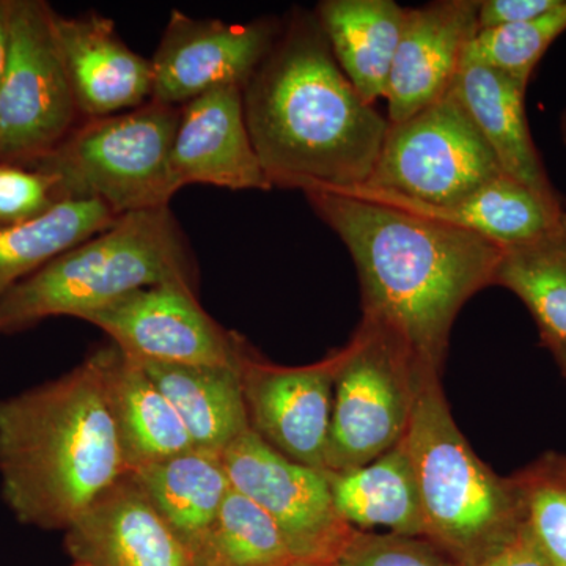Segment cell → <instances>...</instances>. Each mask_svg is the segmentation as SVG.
<instances>
[{
  "mask_svg": "<svg viewBox=\"0 0 566 566\" xmlns=\"http://www.w3.org/2000/svg\"><path fill=\"white\" fill-rule=\"evenodd\" d=\"M304 196L352 253L363 322L385 331L423 370L442 375L457 316L493 285L501 245L346 191Z\"/></svg>",
  "mask_w": 566,
  "mask_h": 566,
  "instance_id": "cell-1",
  "label": "cell"
},
{
  "mask_svg": "<svg viewBox=\"0 0 566 566\" xmlns=\"http://www.w3.org/2000/svg\"><path fill=\"white\" fill-rule=\"evenodd\" d=\"M243 98L273 188L348 189L370 180L389 122L337 65L315 13L293 11Z\"/></svg>",
  "mask_w": 566,
  "mask_h": 566,
  "instance_id": "cell-2",
  "label": "cell"
},
{
  "mask_svg": "<svg viewBox=\"0 0 566 566\" xmlns=\"http://www.w3.org/2000/svg\"><path fill=\"white\" fill-rule=\"evenodd\" d=\"M111 346L0 400V483L18 521L69 531L128 475L107 390Z\"/></svg>",
  "mask_w": 566,
  "mask_h": 566,
  "instance_id": "cell-3",
  "label": "cell"
},
{
  "mask_svg": "<svg viewBox=\"0 0 566 566\" xmlns=\"http://www.w3.org/2000/svg\"><path fill=\"white\" fill-rule=\"evenodd\" d=\"M188 241L169 207L128 212L0 296V334L50 316H82L167 282L192 285Z\"/></svg>",
  "mask_w": 566,
  "mask_h": 566,
  "instance_id": "cell-4",
  "label": "cell"
},
{
  "mask_svg": "<svg viewBox=\"0 0 566 566\" xmlns=\"http://www.w3.org/2000/svg\"><path fill=\"white\" fill-rule=\"evenodd\" d=\"M415 468L424 536L464 566H476L524 526L512 475L495 474L475 455L453 419L441 375L420 381L403 439Z\"/></svg>",
  "mask_w": 566,
  "mask_h": 566,
  "instance_id": "cell-5",
  "label": "cell"
},
{
  "mask_svg": "<svg viewBox=\"0 0 566 566\" xmlns=\"http://www.w3.org/2000/svg\"><path fill=\"white\" fill-rule=\"evenodd\" d=\"M180 107L148 102L88 118L29 169L50 177L59 199H95L117 216L169 207L180 191L172 147Z\"/></svg>",
  "mask_w": 566,
  "mask_h": 566,
  "instance_id": "cell-6",
  "label": "cell"
},
{
  "mask_svg": "<svg viewBox=\"0 0 566 566\" xmlns=\"http://www.w3.org/2000/svg\"><path fill=\"white\" fill-rule=\"evenodd\" d=\"M428 374L434 371L419 367L385 331L360 322L340 349L326 471L359 468L400 444Z\"/></svg>",
  "mask_w": 566,
  "mask_h": 566,
  "instance_id": "cell-7",
  "label": "cell"
},
{
  "mask_svg": "<svg viewBox=\"0 0 566 566\" xmlns=\"http://www.w3.org/2000/svg\"><path fill=\"white\" fill-rule=\"evenodd\" d=\"M43 0H10L9 51L0 77V163L29 166L54 150L80 117Z\"/></svg>",
  "mask_w": 566,
  "mask_h": 566,
  "instance_id": "cell-8",
  "label": "cell"
},
{
  "mask_svg": "<svg viewBox=\"0 0 566 566\" xmlns=\"http://www.w3.org/2000/svg\"><path fill=\"white\" fill-rule=\"evenodd\" d=\"M501 174L493 150L450 88L412 117L389 123L365 186L439 207Z\"/></svg>",
  "mask_w": 566,
  "mask_h": 566,
  "instance_id": "cell-9",
  "label": "cell"
},
{
  "mask_svg": "<svg viewBox=\"0 0 566 566\" xmlns=\"http://www.w3.org/2000/svg\"><path fill=\"white\" fill-rule=\"evenodd\" d=\"M230 483L271 520L301 566H331L356 528L335 509L326 471L283 457L251 430L222 453Z\"/></svg>",
  "mask_w": 566,
  "mask_h": 566,
  "instance_id": "cell-10",
  "label": "cell"
},
{
  "mask_svg": "<svg viewBox=\"0 0 566 566\" xmlns=\"http://www.w3.org/2000/svg\"><path fill=\"white\" fill-rule=\"evenodd\" d=\"M81 319L109 334L115 346L140 363L238 367L245 353L203 311L191 283L136 290Z\"/></svg>",
  "mask_w": 566,
  "mask_h": 566,
  "instance_id": "cell-11",
  "label": "cell"
},
{
  "mask_svg": "<svg viewBox=\"0 0 566 566\" xmlns=\"http://www.w3.org/2000/svg\"><path fill=\"white\" fill-rule=\"evenodd\" d=\"M281 29V22L268 18L229 24L172 10L151 59V102L180 107L214 88H244Z\"/></svg>",
  "mask_w": 566,
  "mask_h": 566,
  "instance_id": "cell-12",
  "label": "cell"
},
{
  "mask_svg": "<svg viewBox=\"0 0 566 566\" xmlns=\"http://www.w3.org/2000/svg\"><path fill=\"white\" fill-rule=\"evenodd\" d=\"M340 349L305 367H281L245 349L241 379L251 428L283 457L326 471Z\"/></svg>",
  "mask_w": 566,
  "mask_h": 566,
  "instance_id": "cell-13",
  "label": "cell"
},
{
  "mask_svg": "<svg viewBox=\"0 0 566 566\" xmlns=\"http://www.w3.org/2000/svg\"><path fill=\"white\" fill-rule=\"evenodd\" d=\"M476 13L479 0L408 7L387 85V122H403L450 92L465 46L479 31Z\"/></svg>",
  "mask_w": 566,
  "mask_h": 566,
  "instance_id": "cell-14",
  "label": "cell"
},
{
  "mask_svg": "<svg viewBox=\"0 0 566 566\" xmlns=\"http://www.w3.org/2000/svg\"><path fill=\"white\" fill-rule=\"evenodd\" d=\"M172 172L178 189L188 185L230 191L273 188L249 134L243 88H214L180 106Z\"/></svg>",
  "mask_w": 566,
  "mask_h": 566,
  "instance_id": "cell-15",
  "label": "cell"
},
{
  "mask_svg": "<svg viewBox=\"0 0 566 566\" xmlns=\"http://www.w3.org/2000/svg\"><path fill=\"white\" fill-rule=\"evenodd\" d=\"M54 31L80 114L109 117L151 102V61L126 46L99 14H54Z\"/></svg>",
  "mask_w": 566,
  "mask_h": 566,
  "instance_id": "cell-16",
  "label": "cell"
},
{
  "mask_svg": "<svg viewBox=\"0 0 566 566\" xmlns=\"http://www.w3.org/2000/svg\"><path fill=\"white\" fill-rule=\"evenodd\" d=\"M65 546L74 562L91 566H193L188 547L129 474L66 531Z\"/></svg>",
  "mask_w": 566,
  "mask_h": 566,
  "instance_id": "cell-17",
  "label": "cell"
},
{
  "mask_svg": "<svg viewBox=\"0 0 566 566\" xmlns=\"http://www.w3.org/2000/svg\"><path fill=\"white\" fill-rule=\"evenodd\" d=\"M389 205L486 238L502 249L527 243L549 230L565 214L560 199H551L523 182L501 174L449 205H428L370 186L337 189Z\"/></svg>",
  "mask_w": 566,
  "mask_h": 566,
  "instance_id": "cell-18",
  "label": "cell"
},
{
  "mask_svg": "<svg viewBox=\"0 0 566 566\" xmlns=\"http://www.w3.org/2000/svg\"><path fill=\"white\" fill-rule=\"evenodd\" d=\"M527 84L483 65H461L452 91L493 150L502 172L534 191L560 199L528 128Z\"/></svg>",
  "mask_w": 566,
  "mask_h": 566,
  "instance_id": "cell-19",
  "label": "cell"
},
{
  "mask_svg": "<svg viewBox=\"0 0 566 566\" xmlns=\"http://www.w3.org/2000/svg\"><path fill=\"white\" fill-rule=\"evenodd\" d=\"M406 10L394 0H323L316 7L335 62L371 106L386 98Z\"/></svg>",
  "mask_w": 566,
  "mask_h": 566,
  "instance_id": "cell-20",
  "label": "cell"
},
{
  "mask_svg": "<svg viewBox=\"0 0 566 566\" xmlns=\"http://www.w3.org/2000/svg\"><path fill=\"white\" fill-rule=\"evenodd\" d=\"M137 363L174 406L196 449L222 455L234 441L252 430L241 364L211 367Z\"/></svg>",
  "mask_w": 566,
  "mask_h": 566,
  "instance_id": "cell-21",
  "label": "cell"
},
{
  "mask_svg": "<svg viewBox=\"0 0 566 566\" xmlns=\"http://www.w3.org/2000/svg\"><path fill=\"white\" fill-rule=\"evenodd\" d=\"M107 390L128 472L196 449L170 401L142 365L111 346Z\"/></svg>",
  "mask_w": 566,
  "mask_h": 566,
  "instance_id": "cell-22",
  "label": "cell"
},
{
  "mask_svg": "<svg viewBox=\"0 0 566 566\" xmlns=\"http://www.w3.org/2000/svg\"><path fill=\"white\" fill-rule=\"evenodd\" d=\"M129 475L189 553L210 531L232 491L222 457L199 449L142 465Z\"/></svg>",
  "mask_w": 566,
  "mask_h": 566,
  "instance_id": "cell-23",
  "label": "cell"
},
{
  "mask_svg": "<svg viewBox=\"0 0 566 566\" xmlns=\"http://www.w3.org/2000/svg\"><path fill=\"white\" fill-rule=\"evenodd\" d=\"M326 474L335 509L349 526L424 536L419 485L403 441L371 463Z\"/></svg>",
  "mask_w": 566,
  "mask_h": 566,
  "instance_id": "cell-24",
  "label": "cell"
},
{
  "mask_svg": "<svg viewBox=\"0 0 566 566\" xmlns=\"http://www.w3.org/2000/svg\"><path fill=\"white\" fill-rule=\"evenodd\" d=\"M118 218L99 200L63 199L31 221L0 226V296Z\"/></svg>",
  "mask_w": 566,
  "mask_h": 566,
  "instance_id": "cell-25",
  "label": "cell"
},
{
  "mask_svg": "<svg viewBox=\"0 0 566 566\" xmlns=\"http://www.w3.org/2000/svg\"><path fill=\"white\" fill-rule=\"evenodd\" d=\"M493 285L523 301L543 345L566 342V211L535 240L502 249Z\"/></svg>",
  "mask_w": 566,
  "mask_h": 566,
  "instance_id": "cell-26",
  "label": "cell"
},
{
  "mask_svg": "<svg viewBox=\"0 0 566 566\" xmlns=\"http://www.w3.org/2000/svg\"><path fill=\"white\" fill-rule=\"evenodd\" d=\"M191 557L193 566H301L274 521L233 488Z\"/></svg>",
  "mask_w": 566,
  "mask_h": 566,
  "instance_id": "cell-27",
  "label": "cell"
},
{
  "mask_svg": "<svg viewBox=\"0 0 566 566\" xmlns=\"http://www.w3.org/2000/svg\"><path fill=\"white\" fill-rule=\"evenodd\" d=\"M566 32V0L536 20L476 31L461 65L502 71L528 85L543 55Z\"/></svg>",
  "mask_w": 566,
  "mask_h": 566,
  "instance_id": "cell-28",
  "label": "cell"
},
{
  "mask_svg": "<svg viewBox=\"0 0 566 566\" xmlns=\"http://www.w3.org/2000/svg\"><path fill=\"white\" fill-rule=\"evenodd\" d=\"M512 479L536 545L551 565L566 566V453H543Z\"/></svg>",
  "mask_w": 566,
  "mask_h": 566,
  "instance_id": "cell-29",
  "label": "cell"
},
{
  "mask_svg": "<svg viewBox=\"0 0 566 566\" xmlns=\"http://www.w3.org/2000/svg\"><path fill=\"white\" fill-rule=\"evenodd\" d=\"M331 566H464L427 536L354 531Z\"/></svg>",
  "mask_w": 566,
  "mask_h": 566,
  "instance_id": "cell-30",
  "label": "cell"
},
{
  "mask_svg": "<svg viewBox=\"0 0 566 566\" xmlns=\"http://www.w3.org/2000/svg\"><path fill=\"white\" fill-rule=\"evenodd\" d=\"M61 202L50 177L14 164L0 163V226L39 218Z\"/></svg>",
  "mask_w": 566,
  "mask_h": 566,
  "instance_id": "cell-31",
  "label": "cell"
},
{
  "mask_svg": "<svg viewBox=\"0 0 566 566\" xmlns=\"http://www.w3.org/2000/svg\"><path fill=\"white\" fill-rule=\"evenodd\" d=\"M562 0H479V31L536 20Z\"/></svg>",
  "mask_w": 566,
  "mask_h": 566,
  "instance_id": "cell-32",
  "label": "cell"
},
{
  "mask_svg": "<svg viewBox=\"0 0 566 566\" xmlns=\"http://www.w3.org/2000/svg\"><path fill=\"white\" fill-rule=\"evenodd\" d=\"M476 566H553L524 524L512 539Z\"/></svg>",
  "mask_w": 566,
  "mask_h": 566,
  "instance_id": "cell-33",
  "label": "cell"
},
{
  "mask_svg": "<svg viewBox=\"0 0 566 566\" xmlns=\"http://www.w3.org/2000/svg\"><path fill=\"white\" fill-rule=\"evenodd\" d=\"M9 21L10 0H0V77L6 66L7 51H9Z\"/></svg>",
  "mask_w": 566,
  "mask_h": 566,
  "instance_id": "cell-34",
  "label": "cell"
},
{
  "mask_svg": "<svg viewBox=\"0 0 566 566\" xmlns=\"http://www.w3.org/2000/svg\"><path fill=\"white\" fill-rule=\"evenodd\" d=\"M560 132H562V137H564V142H565V145H566V111L564 112V114H562Z\"/></svg>",
  "mask_w": 566,
  "mask_h": 566,
  "instance_id": "cell-35",
  "label": "cell"
},
{
  "mask_svg": "<svg viewBox=\"0 0 566 566\" xmlns=\"http://www.w3.org/2000/svg\"><path fill=\"white\" fill-rule=\"evenodd\" d=\"M73 566H91V565H87V564H81V562H74V565Z\"/></svg>",
  "mask_w": 566,
  "mask_h": 566,
  "instance_id": "cell-36",
  "label": "cell"
}]
</instances>
